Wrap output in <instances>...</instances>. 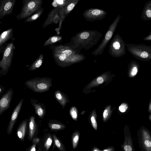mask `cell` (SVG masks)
I'll use <instances>...</instances> for the list:
<instances>
[{
    "label": "cell",
    "instance_id": "cell-30",
    "mask_svg": "<svg viewBox=\"0 0 151 151\" xmlns=\"http://www.w3.org/2000/svg\"><path fill=\"white\" fill-rule=\"evenodd\" d=\"M52 142V140L51 137H49L45 144V146L47 150H48L51 145Z\"/></svg>",
    "mask_w": 151,
    "mask_h": 151
},
{
    "label": "cell",
    "instance_id": "cell-37",
    "mask_svg": "<svg viewBox=\"0 0 151 151\" xmlns=\"http://www.w3.org/2000/svg\"><path fill=\"white\" fill-rule=\"evenodd\" d=\"M114 149L112 147H110L108 148L104 149L102 151H114Z\"/></svg>",
    "mask_w": 151,
    "mask_h": 151
},
{
    "label": "cell",
    "instance_id": "cell-34",
    "mask_svg": "<svg viewBox=\"0 0 151 151\" xmlns=\"http://www.w3.org/2000/svg\"><path fill=\"white\" fill-rule=\"evenodd\" d=\"M97 81L99 84H101L104 82V79L101 77H98L97 79Z\"/></svg>",
    "mask_w": 151,
    "mask_h": 151
},
{
    "label": "cell",
    "instance_id": "cell-11",
    "mask_svg": "<svg viewBox=\"0 0 151 151\" xmlns=\"http://www.w3.org/2000/svg\"><path fill=\"white\" fill-rule=\"evenodd\" d=\"M16 0H0V24L1 19L6 15L13 13Z\"/></svg>",
    "mask_w": 151,
    "mask_h": 151
},
{
    "label": "cell",
    "instance_id": "cell-31",
    "mask_svg": "<svg viewBox=\"0 0 151 151\" xmlns=\"http://www.w3.org/2000/svg\"><path fill=\"white\" fill-rule=\"evenodd\" d=\"M54 139L55 144L56 146L59 149H61V144L58 139L54 136Z\"/></svg>",
    "mask_w": 151,
    "mask_h": 151
},
{
    "label": "cell",
    "instance_id": "cell-24",
    "mask_svg": "<svg viewBox=\"0 0 151 151\" xmlns=\"http://www.w3.org/2000/svg\"><path fill=\"white\" fill-rule=\"evenodd\" d=\"M35 117L32 116L29 119V137L30 139L33 137L35 131L36 124L35 122Z\"/></svg>",
    "mask_w": 151,
    "mask_h": 151
},
{
    "label": "cell",
    "instance_id": "cell-13",
    "mask_svg": "<svg viewBox=\"0 0 151 151\" xmlns=\"http://www.w3.org/2000/svg\"><path fill=\"white\" fill-rule=\"evenodd\" d=\"M13 29L11 28L2 32L0 35V55L3 53L10 40L12 41H15L13 37Z\"/></svg>",
    "mask_w": 151,
    "mask_h": 151
},
{
    "label": "cell",
    "instance_id": "cell-5",
    "mask_svg": "<svg viewBox=\"0 0 151 151\" xmlns=\"http://www.w3.org/2000/svg\"><path fill=\"white\" fill-rule=\"evenodd\" d=\"M15 46L14 41L9 43L6 47L0 61V76H5L12 66Z\"/></svg>",
    "mask_w": 151,
    "mask_h": 151
},
{
    "label": "cell",
    "instance_id": "cell-21",
    "mask_svg": "<svg viewBox=\"0 0 151 151\" xmlns=\"http://www.w3.org/2000/svg\"><path fill=\"white\" fill-rule=\"evenodd\" d=\"M44 55L40 54L29 68L30 71H33L39 68L42 65L43 61Z\"/></svg>",
    "mask_w": 151,
    "mask_h": 151
},
{
    "label": "cell",
    "instance_id": "cell-4",
    "mask_svg": "<svg viewBox=\"0 0 151 151\" xmlns=\"http://www.w3.org/2000/svg\"><path fill=\"white\" fill-rule=\"evenodd\" d=\"M20 12L16 16L18 20L26 19L39 11L42 4V0H23Z\"/></svg>",
    "mask_w": 151,
    "mask_h": 151
},
{
    "label": "cell",
    "instance_id": "cell-36",
    "mask_svg": "<svg viewBox=\"0 0 151 151\" xmlns=\"http://www.w3.org/2000/svg\"><path fill=\"white\" fill-rule=\"evenodd\" d=\"M108 114V112L106 110H105L103 113V116L104 118L107 117Z\"/></svg>",
    "mask_w": 151,
    "mask_h": 151
},
{
    "label": "cell",
    "instance_id": "cell-18",
    "mask_svg": "<svg viewBox=\"0 0 151 151\" xmlns=\"http://www.w3.org/2000/svg\"><path fill=\"white\" fill-rule=\"evenodd\" d=\"M141 19L145 21L151 20V1L147 2L144 6L141 15Z\"/></svg>",
    "mask_w": 151,
    "mask_h": 151
},
{
    "label": "cell",
    "instance_id": "cell-29",
    "mask_svg": "<svg viewBox=\"0 0 151 151\" xmlns=\"http://www.w3.org/2000/svg\"><path fill=\"white\" fill-rule=\"evenodd\" d=\"M63 126L62 125L57 124H53L51 125V128L54 129H60Z\"/></svg>",
    "mask_w": 151,
    "mask_h": 151
},
{
    "label": "cell",
    "instance_id": "cell-23",
    "mask_svg": "<svg viewBox=\"0 0 151 151\" xmlns=\"http://www.w3.org/2000/svg\"><path fill=\"white\" fill-rule=\"evenodd\" d=\"M63 37L59 35H54L50 37L45 42L44 46L53 45L56 43H58L62 41Z\"/></svg>",
    "mask_w": 151,
    "mask_h": 151
},
{
    "label": "cell",
    "instance_id": "cell-8",
    "mask_svg": "<svg viewBox=\"0 0 151 151\" xmlns=\"http://www.w3.org/2000/svg\"><path fill=\"white\" fill-rule=\"evenodd\" d=\"M121 15H118L109 26L104 37L98 47L92 52V55L97 56L102 54L105 48L111 38L120 19Z\"/></svg>",
    "mask_w": 151,
    "mask_h": 151
},
{
    "label": "cell",
    "instance_id": "cell-1",
    "mask_svg": "<svg viewBox=\"0 0 151 151\" xmlns=\"http://www.w3.org/2000/svg\"><path fill=\"white\" fill-rule=\"evenodd\" d=\"M52 53V57L56 64L64 67L78 63L85 59L84 55L65 45L49 46Z\"/></svg>",
    "mask_w": 151,
    "mask_h": 151
},
{
    "label": "cell",
    "instance_id": "cell-9",
    "mask_svg": "<svg viewBox=\"0 0 151 151\" xmlns=\"http://www.w3.org/2000/svg\"><path fill=\"white\" fill-rule=\"evenodd\" d=\"M107 13L101 9L91 8L85 10L83 15L87 21H101L106 17Z\"/></svg>",
    "mask_w": 151,
    "mask_h": 151
},
{
    "label": "cell",
    "instance_id": "cell-26",
    "mask_svg": "<svg viewBox=\"0 0 151 151\" xmlns=\"http://www.w3.org/2000/svg\"><path fill=\"white\" fill-rule=\"evenodd\" d=\"M70 113L72 118L76 121L78 116V112L77 108L75 106L71 107L70 109Z\"/></svg>",
    "mask_w": 151,
    "mask_h": 151
},
{
    "label": "cell",
    "instance_id": "cell-35",
    "mask_svg": "<svg viewBox=\"0 0 151 151\" xmlns=\"http://www.w3.org/2000/svg\"><path fill=\"white\" fill-rule=\"evenodd\" d=\"M143 40L145 41H150L151 40V33L150 32L149 35L143 39Z\"/></svg>",
    "mask_w": 151,
    "mask_h": 151
},
{
    "label": "cell",
    "instance_id": "cell-17",
    "mask_svg": "<svg viewBox=\"0 0 151 151\" xmlns=\"http://www.w3.org/2000/svg\"><path fill=\"white\" fill-rule=\"evenodd\" d=\"M32 105L34 107L35 112L40 118H42L46 113L45 107L42 103H40L36 100L31 99Z\"/></svg>",
    "mask_w": 151,
    "mask_h": 151
},
{
    "label": "cell",
    "instance_id": "cell-6",
    "mask_svg": "<svg viewBox=\"0 0 151 151\" xmlns=\"http://www.w3.org/2000/svg\"><path fill=\"white\" fill-rule=\"evenodd\" d=\"M29 89L37 93H42L49 90L52 85V79L49 78H36L24 83Z\"/></svg>",
    "mask_w": 151,
    "mask_h": 151
},
{
    "label": "cell",
    "instance_id": "cell-39",
    "mask_svg": "<svg viewBox=\"0 0 151 151\" xmlns=\"http://www.w3.org/2000/svg\"><path fill=\"white\" fill-rule=\"evenodd\" d=\"M30 151H35V145H34Z\"/></svg>",
    "mask_w": 151,
    "mask_h": 151
},
{
    "label": "cell",
    "instance_id": "cell-15",
    "mask_svg": "<svg viewBox=\"0 0 151 151\" xmlns=\"http://www.w3.org/2000/svg\"><path fill=\"white\" fill-rule=\"evenodd\" d=\"M141 145L146 151H151V138L148 132L145 129L141 131Z\"/></svg>",
    "mask_w": 151,
    "mask_h": 151
},
{
    "label": "cell",
    "instance_id": "cell-3",
    "mask_svg": "<svg viewBox=\"0 0 151 151\" xmlns=\"http://www.w3.org/2000/svg\"><path fill=\"white\" fill-rule=\"evenodd\" d=\"M126 46L128 52L137 59L145 61L151 59V46L129 43Z\"/></svg>",
    "mask_w": 151,
    "mask_h": 151
},
{
    "label": "cell",
    "instance_id": "cell-16",
    "mask_svg": "<svg viewBox=\"0 0 151 151\" xmlns=\"http://www.w3.org/2000/svg\"><path fill=\"white\" fill-rule=\"evenodd\" d=\"M124 140L122 147L124 151H134L129 131L124 130Z\"/></svg>",
    "mask_w": 151,
    "mask_h": 151
},
{
    "label": "cell",
    "instance_id": "cell-38",
    "mask_svg": "<svg viewBox=\"0 0 151 151\" xmlns=\"http://www.w3.org/2000/svg\"><path fill=\"white\" fill-rule=\"evenodd\" d=\"M92 151H102L101 150H99V149H98L97 147H94V148H93Z\"/></svg>",
    "mask_w": 151,
    "mask_h": 151
},
{
    "label": "cell",
    "instance_id": "cell-32",
    "mask_svg": "<svg viewBox=\"0 0 151 151\" xmlns=\"http://www.w3.org/2000/svg\"><path fill=\"white\" fill-rule=\"evenodd\" d=\"M137 72V68L136 66H134L132 69L131 74L133 76L135 75Z\"/></svg>",
    "mask_w": 151,
    "mask_h": 151
},
{
    "label": "cell",
    "instance_id": "cell-2",
    "mask_svg": "<svg viewBox=\"0 0 151 151\" xmlns=\"http://www.w3.org/2000/svg\"><path fill=\"white\" fill-rule=\"evenodd\" d=\"M102 36L96 30H83L73 36L70 42L65 45L78 51L82 49L87 50L96 45Z\"/></svg>",
    "mask_w": 151,
    "mask_h": 151
},
{
    "label": "cell",
    "instance_id": "cell-27",
    "mask_svg": "<svg viewBox=\"0 0 151 151\" xmlns=\"http://www.w3.org/2000/svg\"><path fill=\"white\" fill-rule=\"evenodd\" d=\"M79 138V134L78 132L75 133L73 137V147L75 149L77 147Z\"/></svg>",
    "mask_w": 151,
    "mask_h": 151
},
{
    "label": "cell",
    "instance_id": "cell-14",
    "mask_svg": "<svg viewBox=\"0 0 151 151\" xmlns=\"http://www.w3.org/2000/svg\"><path fill=\"white\" fill-rule=\"evenodd\" d=\"M23 101V99L20 100L12 112L8 128V132L9 134H10L12 132L13 127L19 115Z\"/></svg>",
    "mask_w": 151,
    "mask_h": 151
},
{
    "label": "cell",
    "instance_id": "cell-19",
    "mask_svg": "<svg viewBox=\"0 0 151 151\" xmlns=\"http://www.w3.org/2000/svg\"><path fill=\"white\" fill-rule=\"evenodd\" d=\"M56 99L64 108L69 100L67 96L60 91L57 90L55 92Z\"/></svg>",
    "mask_w": 151,
    "mask_h": 151
},
{
    "label": "cell",
    "instance_id": "cell-7",
    "mask_svg": "<svg viewBox=\"0 0 151 151\" xmlns=\"http://www.w3.org/2000/svg\"><path fill=\"white\" fill-rule=\"evenodd\" d=\"M126 43L118 33L115 35L109 45V54L112 57L119 58L126 54Z\"/></svg>",
    "mask_w": 151,
    "mask_h": 151
},
{
    "label": "cell",
    "instance_id": "cell-25",
    "mask_svg": "<svg viewBox=\"0 0 151 151\" xmlns=\"http://www.w3.org/2000/svg\"><path fill=\"white\" fill-rule=\"evenodd\" d=\"M44 9L41 7L40 9L34 14L27 18L24 20L26 22H33L39 18L43 12Z\"/></svg>",
    "mask_w": 151,
    "mask_h": 151
},
{
    "label": "cell",
    "instance_id": "cell-33",
    "mask_svg": "<svg viewBox=\"0 0 151 151\" xmlns=\"http://www.w3.org/2000/svg\"><path fill=\"white\" fill-rule=\"evenodd\" d=\"M5 90V87L0 85V96L3 94Z\"/></svg>",
    "mask_w": 151,
    "mask_h": 151
},
{
    "label": "cell",
    "instance_id": "cell-22",
    "mask_svg": "<svg viewBox=\"0 0 151 151\" xmlns=\"http://www.w3.org/2000/svg\"><path fill=\"white\" fill-rule=\"evenodd\" d=\"M27 121L25 119L22 122L18 129L17 135L21 140H23L24 137L27 127Z\"/></svg>",
    "mask_w": 151,
    "mask_h": 151
},
{
    "label": "cell",
    "instance_id": "cell-10",
    "mask_svg": "<svg viewBox=\"0 0 151 151\" xmlns=\"http://www.w3.org/2000/svg\"><path fill=\"white\" fill-rule=\"evenodd\" d=\"M64 8L58 7L51 10L44 23L43 27L45 28L53 22L57 24L59 20L63 21L65 18L64 15Z\"/></svg>",
    "mask_w": 151,
    "mask_h": 151
},
{
    "label": "cell",
    "instance_id": "cell-28",
    "mask_svg": "<svg viewBox=\"0 0 151 151\" xmlns=\"http://www.w3.org/2000/svg\"><path fill=\"white\" fill-rule=\"evenodd\" d=\"M128 108V106L125 103L122 104L119 107V109L122 112H125Z\"/></svg>",
    "mask_w": 151,
    "mask_h": 151
},
{
    "label": "cell",
    "instance_id": "cell-20",
    "mask_svg": "<svg viewBox=\"0 0 151 151\" xmlns=\"http://www.w3.org/2000/svg\"><path fill=\"white\" fill-rule=\"evenodd\" d=\"M79 0H70L64 9V15L65 17L71 12Z\"/></svg>",
    "mask_w": 151,
    "mask_h": 151
},
{
    "label": "cell",
    "instance_id": "cell-12",
    "mask_svg": "<svg viewBox=\"0 0 151 151\" xmlns=\"http://www.w3.org/2000/svg\"><path fill=\"white\" fill-rule=\"evenodd\" d=\"M12 88H9L0 99V116L10 106L13 94Z\"/></svg>",
    "mask_w": 151,
    "mask_h": 151
}]
</instances>
